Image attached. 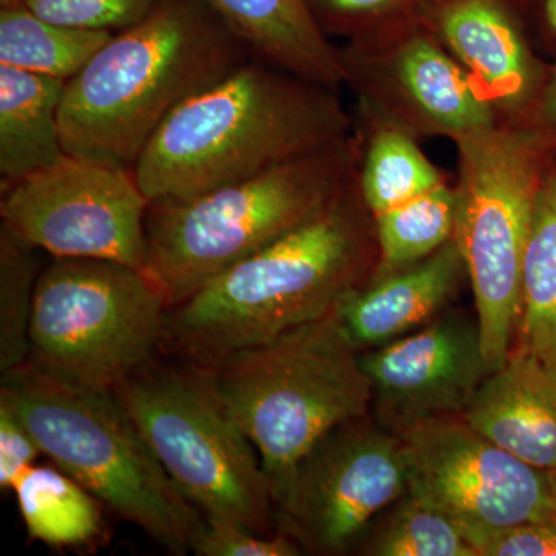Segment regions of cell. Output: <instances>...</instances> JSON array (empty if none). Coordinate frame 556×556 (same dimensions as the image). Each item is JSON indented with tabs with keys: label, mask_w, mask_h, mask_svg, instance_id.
I'll list each match as a JSON object with an SVG mask.
<instances>
[{
	"label": "cell",
	"mask_w": 556,
	"mask_h": 556,
	"mask_svg": "<svg viewBox=\"0 0 556 556\" xmlns=\"http://www.w3.org/2000/svg\"><path fill=\"white\" fill-rule=\"evenodd\" d=\"M393 78L404 101L428 130L455 141L496 126L492 102L471 75L431 39L415 36L399 47Z\"/></svg>",
	"instance_id": "obj_18"
},
{
	"label": "cell",
	"mask_w": 556,
	"mask_h": 556,
	"mask_svg": "<svg viewBox=\"0 0 556 556\" xmlns=\"http://www.w3.org/2000/svg\"><path fill=\"white\" fill-rule=\"evenodd\" d=\"M548 479H551L552 497H554V507L556 514V470L548 471Z\"/></svg>",
	"instance_id": "obj_35"
},
{
	"label": "cell",
	"mask_w": 556,
	"mask_h": 556,
	"mask_svg": "<svg viewBox=\"0 0 556 556\" xmlns=\"http://www.w3.org/2000/svg\"><path fill=\"white\" fill-rule=\"evenodd\" d=\"M27 0H0V9H14V7L25 5Z\"/></svg>",
	"instance_id": "obj_34"
},
{
	"label": "cell",
	"mask_w": 556,
	"mask_h": 556,
	"mask_svg": "<svg viewBox=\"0 0 556 556\" xmlns=\"http://www.w3.org/2000/svg\"><path fill=\"white\" fill-rule=\"evenodd\" d=\"M401 439L408 492L447 515L478 554L497 532L556 519L548 471L493 444L463 416L428 420Z\"/></svg>",
	"instance_id": "obj_12"
},
{
	"label": "cell",
	"mask_w": 556,
	"mask_h": 556,
	"mask_svg": "<svg viewBox=\"0 0 556 556\" xmlns=\"http://www.w3.org/2000/svg\"><path fill=\"white\" fill-rule=\"evenodd\" d=\"M328 9L351 16H367V14L383 13L407 3L408 0H321Z\"/></svg>",
	"instance_id": "obj_32"
},
{
	"label": "cell",
	"mask_w": 556,
	"mask_h": 556,
	"mask_svg": "<svg viewBox=\"0 0 556 556\" xmlns=\"http://www.w3.org/2000/svg\"><path fill=\"white\" fill-rule=\"evenodd\" d=\"M211 367L219 397L257 450L274 504L325 434L371 415V382L336 311Z\"/></svg>",
	"instance_id": "obj_4"
},
{
	"label": "cell",
	"mask_w": 556,
	"mask_h": 556,
	"mask_svg": "<svg viewBox=\"0 0 556 556\" xmlns=\"http://www.w3.org/2000/svg\"><path fill=\"white\" fill-rule=\"evenodd\" d=\"M463 417L529 466L556 470V356L514 346Z\"/></svg>",
	"instance_id": "obj_14"
},
{
	"label": "cell",
	"mask_w": 556,
	"mask_h": 556,
	"mask_svg": "<svg viewBox=\"0 0 556 556\" xmlns=\"http://www.w3.org/2000/svg\"><path fill=\"white\" fill-rule=\"evenodd\" d=\"M150 201L134 170L64 156L3 188L2 225L54 258L148 268Z\"/></svg>",
	"instance_id": "obj_11"
},
{
	"label": "cell",
	"mask_w": 556,
	"mask_h": 556,
	"mask_svg": "<svg viewBox=\"0 0 556 556\" xmlns=\"http://www.w3.org/2000/svg\"><path fill=\"white\" fill-rule=\"evenodd\" d=\"M200 556H298L302 547L285 533H258L239 522L204 518L190 543Z\"/></svg>",
	"instance_id": "obj_28"
},
{
	"label": "cell",
	"mask_w": 556,
	"mask_h": 556,
	"mask_svg": "<svg viewBox=\"0 0 556 556\" xmlns=\"http://www.w3.org/2000/svg\"><path fill=\"white\" fill-rule=\"evenodd\" d=\"M13 493L31 540L72 547L100 535V501L60 467L28 468L13 486Z\"/></svg>",
	"instance_id": "obj_21"
},
{
	"label": "cell",
	"mask_w": 556,
	"mask_h": 556,
	"mask_svg": "<svg viewBox=\"0 0 556 556\" xmlns=\"http://www.w3.org/2000/svg\"><path fill=\"white\" fill-rule=\"evenodd\" d=\"M169 311L148 270L54 258L36 285L27 364L68 386L115 393L167 338Z\"/></svg>",
	"instance_id": "obj_7"
},
{
	"label": "cell",
	"mask_w": 556,
	"mask_h": 556,
	"mask_svg": "<svg viewBox=\"0 0 556 556\" xmlns=\"http://www.w3.org/2000/svg\"><path fill=\"white\" fill-rule=\"evenodd\" d=\"M540 13L548 36L556 40V0H540Z\"/></svg>",
	"instance_id": "obj_33"
},
{
	"label": "cell",
	"mask_w": 556,
	"mask_h": 556,
	"mask_svg": "<svg viewBox=\"0 0 556 556\" xmlns=\"http://www.w3.org/2000/svg\"><path fill=\"white\" fill-rule=\"evenodd\" d=\"M115 396L181 495L204 518L269 532L273 485L208 372L139 371Z\"/></svg>",
	"instance_id": "obj_9"
},
{
	"label": "cell",
	"mask_w": 556,
	"mask_h": 556,
	"mask_svg": "<svg viewBox=\"0 0 556 556\" xmlns=\"http://www.w3.org/2000/svg\"><path fill=\"white\" fill-rule=\"evenodd\" d=\"M479 556H556V519L497 532L482 544Z\"/></svg>",
	"instance_id": "obj_30"
},
{
	"label": "cell",
	"mask_w": 556,
	"mask_h": 556,
	"mask_svg": "<svg viewBox=\"0 0 556 556\" xmlns=\"http://www.w3.org/2000/svg\"><path fill=\"white\" fill-rule=\"evenodd\" d=\"M163 0H27L42 20L64 27L123 31L150 16Z\"/></svg>",
	"instance_id": "obj_27"
},
{
	"label": "cell",
	"mask_w": 556,
	"mask_h": 556,
	"mask_svg": "<svg viewBox=\"0 0 556 556\" xmlns=\"http://www.w3.org/2000/svg\"><path fill=\"white\" fill-rule=\"evenodd\" d=\"M327 87L239 65L161 124L134 167L150 203L203 195L342 141L346 116Z\"/></svg>",
	"instance_id": "obj_1"
},
{
	"label": "cell",
	"mask_w": 556,
	"mask_h": 556,
	"mask_svg": "<svg viewBox=\"0 0 556 556\" xmlns=\"http://www.w3.org/2000/svg\"><path fill=\"white\" fill-rule=\"evenodd\" d=\"M372 233L345 190L305 225L172 306L167 338L214 365L320 320L364 285Z\"/></svg>",
	"instance_id": "obj_2"
},
{
	"label": "cell",
	"mask_w": 556,
	"mask_h": 556,
	"mask_svg": "<svg viewBox=\"0 0 556 556\" xmlns=\"http://www.w3.org/2000/svg\"><path fill=\"white\" fill-rule=\"evenodd\" d=\"M408 492L401 437L372 416L332 428L276 500L280 532L303 554L356 551L369 526Z\"/></svg>",
	"instance_id": "obj_10"
},
{
	"label": "cell",
	"mask_w": 556,
	"mask_h": 556,
	"mask_svg": "<svg viewBox=\"0 0 556 556\" xmlns=\"http://www.w3.org/2000/svg\"><path fill=\"white\" fill-rule=\"evenodd\" d=\"M464 276L466 263L452 239L430 257L361 285L339 303L336 316L351 343L364 353L441 316Z\"/></svg>",
	"instance_id": "obj_15"
},
{
	"label": "cell",
	"mask_w": 556,
	"mask_h": 556,
	"mask_svg": "<svg viewBox=\"0 0 556 556\" xmlns=\"http://www.w3.org/2000/svg\"><path fill=\"white\" fill-rule=\"evenodd\" d=\"M237 67L229 30L203 7L163 0L144 21L113 35L65 84V153L134 170L170 113Z\"/></svg>",
	"instance_id": "obj_3"
},
{
	"label": "cell",
	"mask_w": 556,
	"mask_h": 556,
	"mask_svg": "<svg viewBox=\"0 0 556 556\" xmlns=\"http://www.w3.org/2000/svg\"><path fill=\"white\" fill-rule=\"evenodd\" d=\"M348 150L328 148L203 195L150 204L148 273L172 306L305 225L345 190Z\"/></svg>",
	"instance_id": "obj_6"
},
{
	"label": "cell",
	"mask_w": 556,
	"mask_h": 556,
	"mask_svg": "<svg viewBox=\"0 0 556 556\" xmlns=\"http://www.w3.org/2000/svg\"><path fill=\"white\" fill-rule=\"evenodd\" d=\"M356 551L368 556H479L447 515L409 492L369 526Z\"/></svg>",
	"instance_id": "obj_24"
},
{
	"label": "cell",
	"mask_w": 556,
	"mask_h": 556,
	"mask_svg": "<svg viewBox=\"0 0 556 556\" xmlns=\"http://www.w3.org/2000/svg\"><path fill=\"white\" fill-rule=\"evenodd\" d=\"M556 356V153L538 190L522 265L521 316L515 345Z\"/></svg>",
	"instance_id": "obj_20"
},
{
	"label": "cell",
	"mask_w": 556,
	"mask_h": 556,
	"mask_svg": "<svg viewBox=\"0 0 556 556\" xmlns=\"http://www.w3.org/2000/svg\"><path fill=\"white\" fill-rule=\"evenodd\" d=\"M67 80L0 64L2 188L65 155L60 112Z\"/></svg>",
	"instance_id": "obj_19"
},
{
	"label": "cell",
	"mask_w": 556,
	"mask_h": 556,
	"mask_svg": "<svg viewBox=\"0 0 556 556\" xmlns=\"http://www.w3.org/2000/svg\"><path fill=\"white\" fill-rule=\"evenodd\" d=\"M42 455L38 441L5 399H0V489L13 492L22 475Z\"/></svg>",
	"instance_id": "obj_29"
},
{
	"label": "cell",
	"mask_w": 556,
	"mask_h": 556,
	"mask_svg": "<svg viewBox=\"0 0 556 556\" xmlns=\"http://www.w3.org/2000/svg\"><path fill=\"white\" fill-rule=\"evenodd\" d=\"M439 31L493 108L522 118L548 67L533 56L510 11L500 0H450L439 14Z\"/></svg>",
	"instance_id": "obj_16"
},
{
	"label": "cell",
	"mask_w": 556,
	"mask_h": 556,
	"mask_svg": "<svg viewBox=\"0 0 556 556\" xmlns=\"http://www.w3.org/2000/svg\"><path fill=\"white\" fill-rule=\"evenodd\" d=\"M441 182L444 181L437 167L404 130L388 127L369 142L361 190L372 217L422 195Z\"/></svg>",
	"instance_id": "obj_25"
},
{
	"label": "cell",
	"mask_w": 556,
	"mask_h": 556,
	"mask_svg": "<svg viewBox=\"0 0 556 556\" xmlns=\"http://www.w3.org/2000/svg\"><path fill=\"white\" fill-rule=\"evenodd\" d=\"M226 28L291 75L321 87L346 78L306 0H206Z\"/></svg>",
	"instance_id": "obj_17"
},
{
	"label": "cell",
	"mask_w": 556,
	"mask_h": 556,
	"mask_svg": "<svg viewBox=\"0 0 556 556\" xmlns=\"http://www.w3.org/2000/svg\"><path fill=\"white\" fill-rule=\"evenodd\" d=\"M456 189L445 182L422 195L376 215L379 268L375 277L430 257L455 237Z\"/></svg>",
	"instance_id": "obj_23"
},
{
	"label": "cell",
	"mask_w": 556,
	"mask_h": 556,
	"mask_svg": "<svg viewBox=\"0 0 556 556\" xmlns=\"http://www.w3.org/2000/svg\"><path fill=\"white\" fill-rule=\"evenodd\" d=\"M459 185L455 237L492 369L514 350L522 265L538 190L552 153L525 127H489L455 139Z\"/></svg>",
	"instance_id": "obj_8"
},
{
	"label": "cell",
	"mask_w": 556,
	"mask_h": 556,
	"mask_svg": "<svg viewBox=\"0 0 556 556\" xmlns=\"http://www.w3.org/2000/svg\"><path fill=\"white\" fill-rule=\"evenodd\" d=\"M0 399L14 408L40 452L146 535L186 554L203 522L161 466L115 393L51 379L31 365L3 375Z\"/></svg>",
	"instance_id": "obj_5"
},
{
	"label": "cell",
	"mask_w": 556,
	"mask_h": 556,
	"mask_svg": "<svg viewBox=\"0 0 556 556\" xmlns=\"http://www.w3.org/2000/svg\"><path fill=\"white\" fill-rule=\"evenodd\" d=\"M42 20L27 7L0 10V64L68 80L112 38Z\"/></svg>",
	"instance_id": "obj_22"
},
{
	"label": "cell",
	"mask_w": 556,
	"mask_h": 556,
	"mask_svg": "<svg viewBox=\"0 0 556 556\" xmlns=\"http://www.w3.org/2000/svg\"><path fill=\"white\" fill-rule=\"evenodd\" d=\"M17 233L0 226V369L24 367L30 353V325L39 262Z\"/></svg>",
	"instance_id": "obj_26"
},
{
	"label": "cell",
	"mask_w": 556,
	"mask_h": 556,
	"mask_svg": "<svg viewBox=\"0 0 556 556\" xmlns=\"http://www.w3.org/2000/svg\"><path fill=\"white\" fill-rule=\"evenodd\" d=\"M372 417L397 437L439 417L463 416L493 371L477 317L444 311L422 328L361 353Z\"/></svg>",
	"instance_id": "obj_13"
},
{
	"label": "cell",
	"mask_w": 556,
	"mask_h": 556,
	"mask_svg": "<svg viewBox=\"0 0 556 556\" xmlns=\"http://www.w3.org/2000/svg\"><path fill=\"white\" fill-rule=\"evenodd\" d=\"M518 126L529 130L547 152L556 153V60L548 65L543 89Z\"/></svg>",
	"instance_id": "obj_31"
}]
</instances>
